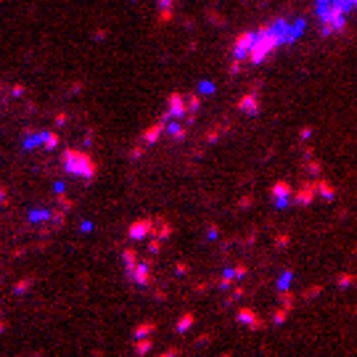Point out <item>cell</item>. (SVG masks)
<instances>
[{
    "label": "cell",
    "mask_w": 357,
    "mask_h": 357,
    "mask_svg": "<svg viewBox=\"0 0 357 357\" xmlns=\"http://www.w3.org/2000/svg\"><path fill=\"white\" fill-rule=\"evenodd\" d=\"M289 29V24H286L283 19H278V21H273L270 27H259V32L254 35V43H252V48H249V53H246V58L252 61L254 66H259L262 61H265L270 53H273L278 45L281 43H289V40H294V37L299 35V29H305V24H299L294 27V32H286Z\"/></svg>",
    "instance_id": "1"
},
{
    "label": "cell",
    "mask_w": 357,
    "mask_h": 357,
    "mask_svg": "<svg viewBox=\"0 0 357 357\" xmlns=\"http://www.w3.org/2000/svg\"><path fill=\"white\" fill-rule=\"evenodd\" d=\"M61 164H64V169L69 175L74 177H82V180H96L98 175V167L96 161H93V156L88 151H77V149H66L64 153H61Z\"/></svg>",
    "instance_id": "2"
},
{
    "label": "cell",
    "mask_w": 357,
    "mask_h": 357,
    "mask_svg": "<svg viewBox=\"0 0 357 357\" xmlns=\"http://www.w3.org/2000/svg\"><path fill=\"white\" fill-rule=\"evenodd\" d=\"M185 114H188V108H185V98H183V93H169L164 119H183Z\"/></svg>",
    "instance_id": "3"
},
{
    "label": "cell",
    "mask_w": 357,
    "mask_h": 357,
    "mask_svg": "<svg viewBox=\"0 0 357 357\" xmlns=\"http://www.w3.org/2000/svg\"><path fill=\"white\" fill-rule=\"evenodd\" d=\"M151 233H153V220H135L127 228V236L133 238V241H143L146 236H151Z\"/></svg>",
    "instance_id": "4"
},
{
    "label": "cell",
    "mask_w": 357,
    "mask_h": 357,
    "mask_svg": "<svg viewBox=\"0 0 357 357\" xmlns=\"http://www.w3.org/2000/svg\"><path fill=\"white\" fill-rule=\"evenodd\" d=\"M254 35L257 32H241L233 40V56L236 58H246V53H249V48H252V43H254Z\"/></svg>",
    "instance_id": "5"
},
{
    "label": "cell",
    "mask_w": 357,
    "mask_h": 357,
    "mask_svg": "<svg viewBox=\"0 0 357 357\" xmlns=\"http://www.w3.org/2000/svg\"><path fill=\"white\" fill-rule=\"evenodd\" d=\"M238 323H244V325H249L252 331H259V328H265V320L254 312L252 307H241L238 309Z\"/></svg>",
    "instance_id": "6"
},
{
    "label": "cell",
    "mask_w": 357,
    "mask_h": 357,
    "mask_svg": "<svg viewBox=\"0 0 357 357\" xmlns=\"http://www.w3.org/2000/svg\"><path fill=\"white\" fill-rule=\"evenodd\" d=\"M270 196L275 199V204H278V206H286V204L291 201V185L286 183V180H278V183L273 185V188H270Z\"/></svg>",
    "instance_id": "7"
},
{
    "label": "cell",
    "mask_w": 357,
    "mask_h": 357,
    "mask_svg": "<svg viewBox=\"0 0 357 357\" xmlns=\"http://www.w3.org/2000/svg\"><path fill=\"white\" fill-rule=\"evenodd\" d=\"M317 196V193H315V185H312V180H307L305 185H302V188L297 191V193H294V201H297V204L299 206H309V204H312V199Z\"/></svg>",
    "instance_id": "8"
},
{
    "label": "cell",
    "mask_w": 357,
    "mask_h": 357,
    "mask_svg": "<svg viewBox=\"0 0 357 357\" xmlns=\"http://www.w3.org/2000/svg\"><path fill=\"white\" fill-rule=\"evenodd\" d=\"M130 278H133L138 286H149V283H151L149 262H135V267H133V273H130Z\"/></svg>",
    "instance_id": "9"
},
{
    "label": "cell",
    "mask_w": 357,
    "mask_h": 357,
    "mask_svg": "<svg viewBox=\"0 0 357 357\" xmlns=\"http://www.w3.org/2000/svg\"><path fill=\"white\" fill-rule=\"evenodd\" d=\"M238 108H241L244 114H259V98H257V93H246V96L238 98Z\"/></svg>",
    "instance_id": "10"
},
{
    "label": "cell",
    "mask_w": 357,
    "mask_h": 357,
    "mask_svg": "<svg viewBox=\"0 0 357 357\" xmlns=\"http://www.w3.org/2000/svg\"><path fill=\"white\" fill-rule=\"evenodd\" d=\"M37 143H43L48 151H56L58 143H61V135L56 130H43V133H37Z\"/></svg>",
    "instance_id": "11"
},
{
    "label": "cell",
    "mask_w": 357,
    "mask_h": 357,
    "mask_svg": "<svg viewBox=\"0 0 357 357\" xmlns=\"http://www.w3.org/2000/svg\"><path fill=\"white\" fill-rule=\"evenodd\" d=\"M312 185H315V193H317V196H323L325 201H333V199H336V191H333V185L325 180V177L317 175V180H312Z\"/></svg>",
    "instance_id": "12"
},
{
    "label": "cell",
    "mask_w": 357,
    "mask_h": 357,
    "mask_svg": "<svg viewBox=\"0 0 357 357\" xmlns=\"http://www.w3.org/2000/svg\"><path fill=\"white\" fill-rule=\"evenodd\" d=\"M161 133H164V119H161V122H153L151 127L143 130V143H146V146H153V143L159 141Z\"/></svg>",
    "instance_id": "13"
},
{
    "label": "cell",
    "mask_w": 357,
    "mask_h": 357,
    "mask_svg": "<svg viewBox=\"0 0 357 357\" xmlns=\"http://www.w3.org/2000/svg\"><path fill=\"white\" fill-rule=\"evenodd\" d=\"M164 133H167V135H172L175 141H183V138L188 135V130H185L177 119H164Z\"/></svg>",
    "instance_id": "14"
},
{
    "label": "cell",
    "mask_w": 357,
    "mask_h": 357,
    "mask_svg": "<svg viewBox=\"0 0 357 357\" xmlns=\"http://www.w3.org/2000/svg\"><path fill=\"white\" fill-rule=\"evenodd\" d=\"M153 331H156V323H153V320H143V323L135 328L133 336H135V339H141V336H151Z\"/></svg>",
    "instance_id": "15"
},
{
    "label": "cell",
    "mask_w": 357,
    "mask_h": 357,
    "mask_svg": "<svg viewBox=\"0 0 357 357\" xmlns=\"http://www.w3.org/2000/svg\"><path fill=\"white\" fill-rule=\"evenodd\" d=\"M151 347H153L151 336H141V339H135V355H149V352H151Z\"/></svg>",
    "instance_id": "16"
},
{
    "label": "cell",
    "mask_w": 357,
    "mask_h": 357,
    "mask_svg": "<svg viewBox=\"0 0 357 357\" xmlns=\"http://www.w3.org/2000/svg\"><path fill=\"white\" fill-rule=\"evenodd\" d=\"M193 323H196V315H193V312H185V315H180V320H177L175 328L180 331V333H185V331H188Z\"/></svg>",
    "instance_id": "17"
},
{
    "label": "cell",
    "mask_w": 357,
    "mask_h": 357,
    "mask_svg": "<svg viewBox=\"0 0 357 357\" xmlns=\"http://www.w3.org/2000/svg\"><path fill=\"white\" fill-rule=\"evenodd\" d=\"M122 259H125V267H127V275H130V273H133V267H135V262H138L135 249H125V252H122Z\"/></svg>",
    "instance_id": "18"
},
{
    "label": "cell",
    "mask_w": 357,
    "mask_h": 357,
    "mask_svg": "<svg viewBox=\"0 0 357 357\" xmlns=\"http://www.w3.org/2000/svg\"><path fill=\"white\" fill-rule=\"evenodd\" d=\"M278 297H281V305H283L286 309L297 307V297H294V294H291L289 289H281V294H278Z\"/></svg>",
    "instance_id": "19"
},
{
    "label": "cell",
    "mask_w": 357,
    "mask_h": 357,
    "mask_svg": "<svg viewBox=\"0 0 357 357\" xmlns=\"http://www.w3.org/2000/svg\"><path fill=\"white\" fill-rule=\"evenodd\" d=\"M185 108H188V111H191V114H196V111H199V108H201V98L196 96V93H191V96H188V98H185Z\"/></svg>",
    "instance_id": "20"
},
{
    "label": "cell",
    "mask_w": 357,
    "mask_h": 357,
    "mask_svg": "<svg viewBox=\"0 0 357 357\" xmlns=\"http://www.w3.org/2000/svg\"><path fill=\"white\" fill-rule=\"evenodd\" d=\"M307 172L312 175V177H317V175L323 172V164H320V161H315L312 156H309V159H307Z\"/></svg>",
    "instance_id": "21"
},
{
    "label": "cell",
    "mask_w": 357,
    "mask_h": 357,
    "mask_svg": "<svg viewBox=\"0 0 357 357\" xmlns=\"http://www.w3.org/2000/svg\"><path fill=\"white\" fill-rule=\"evenodd\" d=\"M233 281H236V278H233V270H225V275L217 281V286H220V289H230Z\"/></svg>",
    "instance_id": "22"
},
{
    "label": "cell",
    "mask_w": 357,
    "mask_h": 357,
    "mask_svg": "<svg viewBox=\"0 0 357 357\" xmlns=\"http://www.w3.org/2000/svg\"><path fill=\"white\" fill-rule=\"evenodd\" d=\"M286 317H289V309L281 307V309H275V312H273V323H275V325H283Z\"/></svg>",
    "instance_id": "23"
},
{
    "label": "cell",
    "mask_w": 357,
    "mask_h": 357,
    "mask_svg": "<svg viewBox=\"0 0 357 357\" xmlns=\"http://www.w3.org/2000/svg\"><path fill=\"white\" fill-rule=\"evenodd\" d=\"M336 283L341 286V289H347V286H352V283H355V275H349V273H341V275L336 278Z\"/></svg>",
    "instance_id": "24"
},
{
    "label": "cell",
    "mask_w": 357,
    "mask_h": 357,
    "mask_svg": "<svg viewBox=\"0 0 357 357\" xmlns=\"http://www.w3.org/2000/svg\"><path fill=\"white\" fill-rule=\"evenodd\" d=\"M320 291H323V286H309L307 291H302V299H315Z\"/></svg>",
    "instance_id": "25"
},
{
    "label": "cell",
    "mask_w": 357,
    "mask_h": 357,
    "mask_svg": "<svg viewBox=\"0 0 357 357\" xmlns=\"http://www.w3.org/2000/svg\"><path fill=\"white\" fill-rule=\"evenodd\" d=\"M72 206H74V201H72V199H66L64 193H58V209H64V212H69Z\"/></svg>",
    "instance_id": "26"
},
{
    "label": "cell",
    "mask_w": 357,
    "mask_h": 357,
    "mask_svg": "<svg viewBox=\"0 0 357 357\" xmlns=\"http://www.w3.org/2000/svg\"><path fill=\"white\" fill-rule=\"evenodd\" d=\"M29 286H32V278H24V281H19V283H16V289H13V291H16V294H27V291H29Z\"/></svg>",
    "instance_id": "27"
},
{
    "label": "cell",
    "mask_w": 357,
    "mask_h": 357,
    "mask_svg": "<svg viewBox=\"0 0 357 357\" xmlns=\"http://www.w3.org/2000/svg\"><path fill=\"white\" fill-rule=\"evenodd\" d=\"M167 236H172V225H169V222H161V228H159V236H156V238H161V241H164Z\"/></svg>",
    "instance_id": "28"
},
{
    "label": "cell",
    "mask_w": 357,
    "mask_h": 357,
    "mask_svg": "<svg viewBox=\"0 0 357 357\" xmlns=\"http://www.w3.org/2000/svg\"><path fill=\"white\" fill-rule=\"evenodd\" d=\"M241 297H244V289L238 286V289H233V294H230L228 299H225V305H233V302H236V299H241Z\"/></svg>",
    "instance_id": "29"
},
{
    "label": "cell",
    "mask_w": 357,
    "mask_h": 357,
    "mask_svg": "<svg viewBox=\"0 0 357 357\" xmlns=\"http://www.w3.org/2000/svg\"><path fill=\"white\" fill-rule=\"evenodd\" d=\"M289 241H291V238L286 236V233H281V236H275V246H278V249H286V246H289Z\"/></svg>",
    "instance_id": "30"
},
{
    "label": "cell",
    "mask_w": 357,
    "mask_h": 357,
    "mask_svg": "<svg viewBox=\"0 0 357 357\" xmlns=\"http://www.w3.org/2000/svg\"><path fill=\"white\" fill-rule=\"evenodd\" d=\"M246 273H249V267H246V265H236V267H233V278H246Z\"/></svg>",
    "instance_id": "31"
},
{
    "label": "cell",
    "mask_w": 357,
    "mask_h": 357,
    "mask_svg": "<svg viewBox=\"0 0 357 357\" xmlns=\"http://www.w3.org/2000/svg\"><path fill=\"white\" fill-rule=\"evenodd\" d=\"M156 5L161 11H172L175 8V0H156Z\"/></svg>",
    "instance_id": "32"
},
{
    "label": "cell",
    "mask_w": 357,
    "mask_h": 357,
    "mask_svg": "<svg viewBox=\"0 0 357 357\" xmlns=\"http://www.w3.org/2000/svg\"><path fill=\"white\" fill-rule=\"evenodd\" d=\"M29 217H32L35 222H40V220H48V217H51V212H45V209H43V212H37V209H35V212L29 214Z\"/></svg>",
    "instance_id": "33"
},
{
    "label": "cell",
    "mask_w": 357,
    "mask_h": 357,
    "mask_svg": "<svg viewBox=\"0 0 357 357\" xmlns=\"http://www.w3.org/2000/svg\"><path fill=\"white\" fill-rule=\"evenodd\" d=\"M241 72H244V64H241V58H236L230 64V74H241Z\"/></svg>",
    "instance_id": "34"
},
{
    "label": "cell",
    "mask_w": 357,
    "mask_h": 357,
    "mask_svg": "<svg viewBox=\"0 0 357 357\" xmlns=\"http://www.w3.org/2000/svg\"><path fill=\"white\" fill-rule=\"evenodd\" d=\"M149 249H151V254H159V249H161V238H153V241L149 244Z\"/></svg>",
    "instance_id": "35"
},
{
    "label": "cell",
    "mask_w": 357,
    "mask_h": 357,
    "mask_svg": "<svg viewBox=\"0 0 357 357\" xmlns=\"http://www.w3.org/2000/svg\"><path fill=\"white\" fill-rule=\"evenodd\" d=\"M309 135H312V127H302V130H299V138H302V141H307Z\"/></svg>",
    "instance_id": "36"
},
{
    "label": "cell",
    "mask_w": 357,
    "mask_h": 357,
    "mask_svg": "<svg viewBox=\"0 0 357 357\" xmlns=\"http://www.w3.org/2000/svg\"><path fill=\"white\" fill-rule=\"evenodd\" d=\"M130 156H133V159H138V156H143V146H135V149H133V151H130Z\"/></svg>",
    "instance_id": "37"
},
{
    "label": "cell",
    "mask_w": 357,
    "mask_h": 357,
    "mask_svg": "<svg viewBox=\"0 0 357 357\" xmlns=\"http://www.w3.org/2000/svg\"><path fill=\"white\" fill-rule=\"evenodd\" d=\"M13 98H19V96H24V88H21V85H13V93H11Z\"/></svg>",
    "instance_id": "38"
},
{
    "label": "cell",
    "mask_w": 357,
    "mask_h": 357,
    "mask_svg": "<svg viewBox=\"0 0 357 357\" xmlns=\"http://www.w3.org/2000/svg\"><path fill=\"white\" fill-rule=\"evenodd\" d=\"M217 138H220V133H217V130H209L206 141H209V143H214V141H217Z\"/></svg>",
    "instance_id": "39"
},
{
    "label": "cell",
    "mask_w": 357,
    "mask_h": 357,
    "mask_svg": "<svg viewBox=\"0 0 357 357\" xmlns=\"http://www.w3.org/2000/svg\"><path fill=\"white\" fill-rule=\"evenodd\" d=\"M289 281H291V273H286V275L281 278V289H289Z\"/></svg>",
    "instance_id": "40"
},
{
    "label": "cell",
    "mask_w": 357,
    "mask_h": 357,
    "mask_svg": "<svg viewBox=\"0 0 357 357\" xmlns=\"http://www.w3.org/2000/svg\"><path fill=\"white\" fill-rule=\"evenodd\" d=\"M246 206H252V196H244L241 199V209H246Z\"/></svg>",
    "instance_id": "41"
},
{
    "label": "cell",
    "mask_w": 357,
    "mask_h": 357,
    "mask_svg": "<svg viewBox=\"0 0 357 357\" xmlns=\"http://www.w3.org/2000/svg\"><path fill=\"white\" fill-rule=\"evenodd\" d=\"M56 125H58V127L66 125V114H58V116H56Z\"/></svg>",
    "instance_id": "42"
},
{
    "label": "cell",
    "mask_w": 357,
    "mask_h": 357,
    "mask_svg": "<svg viewBox=\"0 0 357 357\" xmlns=\"http://www.w3.org/2000/svg\"><path fill=\"white\" fill-rule=\"evenodd\" d=\"M177 273H180V275L188 273V265H185V262H180V265H177Z\"/></svg>",
    "instance_id": "43"
},
{
    "label": "cell",
    "mask_w": 357,
    "mask_h": 357,
    "mask_svg": "<svg viewBox=\"0 0 357 357\" xmlns=\"http://www.w3.org/2000/svg\"><path fill=\"white\" fill-rule=\"evenodd\" d=\"M201 90H204V93H212V90H214V85H209V82H204V85H201Z\"/></svg>",
    "instance_id": "44"
},
{
    "label": "cell",
    "mask_w": 357,
    "mask_h": 357,
    "mask_svg": "<svg viewBox=\"0 0 357 357\" xmlns=\"http://www.w3.org/2000/svg\"><path fill=\"white\" fill-rule=\"evenodd\" d=\"M175 355H180V349H167L164 357H175Z\"/></svg>",
    "instance_id": "45"
},
{
    "label": "cell",
    "mask_w": 357,
    "mask_h": 357,
    "mask_svg": "<svg viewBox=\"0 0 357 357\" xmlns=\"http://www.w3.org/2000/svg\"><path fill=\"white\" fill-rule=\"evenodd\" d=\"M3 328H5V323H3V320H0V331H3Z\"/></svg>",
    "instance_id": "46"
},
{
    "label": "cell",
    "mask_w": 357,
    "mask_h": 357,
    "mask_svg": "<svg viewBox=\"0 0 357 357\" xmlns=\"http://www.w3.org/2000/svg\"><path fill=\"white\" fill-rule=\"evenodd\" d=\"M317 3H325V0H317ZM347 3H352V0H347Z\"/></svg>",
    "instance_id": "47"
}]
</instances>
